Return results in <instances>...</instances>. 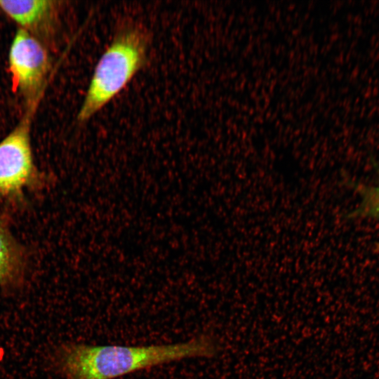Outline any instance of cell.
Instances as JSON below:
<instances>
[{
  "instance_id": "1",
  "label": "cell",
  "mask_w": 379,
  "mask_h": 379,
  "mask_svg": "<svg viewBox=\"0 0 379 379\" xmlns=\"http://www.w3.org/2000/svg\"><path fill=\"white\" fill-rule=\"evenodd\" d=\"M215 345L208 336L185 343L149 346H67L61 365L68 379H114L124 375L190 357H208Z\"/></svg>"
},
{
  "instance_id": "2",
  "label": "cell",
  "mask_w": 379,
  "mask_h": 379,
  "mask_svg": "<svg viewBox=\"0 0 379 379\" xmlns=\"http://www.w3.org/2000/svg\"><path fill=\"white\" fill-rule=\"evenodd\" d=\"M150 36L134 22L119 25L96 65L77 116L89 121L114 99L142 69L147 61Z\"/></svg>"
},
{
  "instance_id": "3",
  "label": "cell",
  "mask_w": 379,
  "mask_h": 379,
  "mask_svg": "<svg viewBox=\"0 0 379 379\" xmlns=\"http://www.w3.org/2000/svg\"><path fill=\"white\" fill-rule=\"evenodd\" d=\"M37 100L28 105L16 126L0 142V194H20L35 174L31 147V122Z\"/></svg>"
},
{
  "instance_id": "4",
  "label": "cell",
  "mask_w": 379,
  "mask_h": 379,
  "mask_svg": "<svg viewBox=\"0 0 379 379\" xmlns=\"http://www.w3.org/2000/svg\"><path fill=\"white\" fill-rule=\"evenodd\" d=\"M8 62L14 88L28 105L39 100L50 67L48 53L39 39L19 28L10 46Z\"/></svg>"
},
{
  "instance_id": "5",
  "label": "cell",
  "mask_w": 379,
  "mask_h": 379,
  "mask_svg": "<svg viewBox=\"0 0 379 379\" xmlns=\"http://www.w3.org/2000/svg\"><path fill=\"white\" fill-rule=\"evenodd\" d=\"M56 4L48 0H0V9L20 29L35 35L39 29L51 25L55 18Z\"/></svg>"
},
{
  "instance_id": "6",
  "label": "cell",
  "mask_w": 379,
  "mask_h": 379,
  "mask_svg": "<svg viewBox=\"0 0 379 379\" xmlns=\"http://www.w3.org/2000/svg\"><path fill=\"white\" fill-rule=\"evenodd\" d=\"M21 268V254L17 244L0 223V285H9L17 281Z\"/></svg>"
},
{
  "instance_id": "7",
  "label": "cell",
  "mask_w": 379,
  "mask_h": 379,
  "mask_svg": "<svg viewBox=\"0 0 379 379\" xmlns=\"http://www.w3.org/2000/svg\"><path fill=\"white\" fill-rule=\"evenodd\" d=\"M352 185L359 194L360 201L349 217L379 221V169L374 183L365 185L354 182Z\"/></svg>"
}]
</instances>
